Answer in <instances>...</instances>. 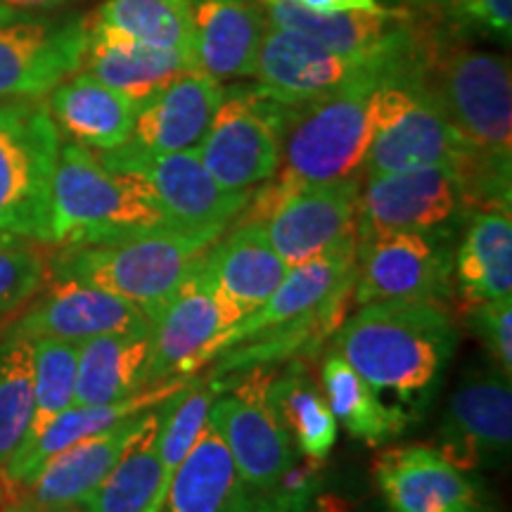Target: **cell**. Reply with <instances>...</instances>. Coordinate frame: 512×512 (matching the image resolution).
Segmentation results:
<instances>
[{"label":"cell","mask_w":512,"mask_h":512,"mask_svg":"<svg viewBox=\"0 0 512 512\" xmlns=\"http://www.w3.org/2000/svg\"><path fill=\"white\" fill-rule=\"evenodd\" d=\"M209 252V249H207ZM242 318L216 290L207 254L150 323L145 384L183 377L202 368L204 351Z\"/></svg>","instance_id":"obj_11"},{"label":"cell","mask_w":512,"mask_h":512,"mask_svg":"<svg viewBox=\"0 0 512 512\" xmlns=\"http://www.w3.org/2000/svg\"><path fill=\"white\" fill-rule=\"evenodd\" d=\"M207 261L216 290L242 318L259 309L290 271L268 240L264 221L233 223L209 247Z\"/></svg>","instance_id":"obj_27"},{"label":"cell","mask_w":512,"mask_h":512,"mask_svg":"<svg viewBox=\"0 0 512 512\" xmlns=\"http://www.w3.org/2000/svg\"><path fill=\"white\" fill-rule=\"evenodd\" d=\"M254 512H287V510H285L283 505H280V503H275L273 498H268V496H266V498H261L259 503H256Z\"/></svg>","instance_id":"obj_45"},{"label":"cell","mask_w":512,"mask_h":512,"mask_svg":"<svg viewBox=\"0 0 512 512\" xmlns=\"http://www.w3.org/2000/svg\"><path fill=\"white\" fill-rule=\"evenodd\" d=\"M389 72L358 76L328 95L287 107L283 157L271 178L292 192L356 176L373 140L375 86Z\"/></svg>","instance_id":"obj_5"},{"label":"cell","mask_w":512,"mask_h":512,"mask_svg":"<svg viewBox=\"0 0 512 512\" xmlns=\"http://www.w3.org/2000/svg\"><path fill=\"white\" fill-rule=\"evenodd\" d=\"M69 3H74V0H0V19L50 15V12L67 8Z\"/></svg>","instance_id":"obj_41"},{"label":"cell","mask_w":512,"mask_h":512,"mask_svg":"<svg viewBox=\"0 0 512 512\" xmlns=\"http://www.w3.org/2000/svg\"><path fill=\"white\" fill-rule=\"evenodd\" d=\"M188 382V375L169 377V380L140 389L138 394L128 396V399L114 403H95V406L67 408V411L60 413L53 422H50L46 430L38 434V439L31 441L29 446L19 448L17 456L12 458L10 465L3 470V475L8 477L10 484L22 489V486H27L31 482V477L41 470L46 460L57 456V453L64 451L67 446L91 437V434L110 430V427L119 425L121 420L143 413L147 408L159 406V403H164L169 396L181 392Z\"/></svg>","instance_id":"obj_26"},{"label":"cell","mask_w":512,"mask_h":512,"mask_svg":"<svg viewBox=\"0 0 512 512\" xmlns=\"http://www.w3.org/2000/svg\"><path fill=\"white\" fill-rule=\"evenodd\" d=\"M356 252H332L304 261L287 271L283 283L259 309L247 313L238 323L221 332L204 351L202 366L221 356L223 351L238 347L247 339H256L283 325L316 313L328 306L337 294L354 290Z\"/></svg>","instance_id":"obj_19"},{"label":"cell","mask_w":512,"mask_h":512,"mask_svg":"<svg viewBox=\"0 0 512 512\" xmlns=\"http://www.w3.org/2000/svg\"><path fill=\"white\" fill-rule=\"evenodd\" d=\"M465 209L453 166L361 176L358 242L387 233H448Z\"/></svg>","instance_id":"obj_13"},{"label":"cell","mask_w":512,"mask_h":512,"mask_svg":"<svg viewBox=\"0 0 512 512\" xmlns=\"http://www.w3.org/2000/svg\"><path fill=\"white\" fill-rule=\"evenodd\" d=\"M159 406L131 415L110 430L76 441L46 460L31 482L22 486L29 494V501L41 510L57 505H81L88 494L98 489L102 479L110 475L128 448L157 425Z\"/></svg>","instance_id":"obj_21"},{"label":"cell","mask_w":512,"mask_h":512,"mask_svg":"<svg viewBox=\"0 0 512 512\" xmlns=\"http://www.w3.org/2000/svg\"><path fill=\"white\" fill-rule=\"evenodd\" d=\"M403 3H408V5H427V3H434V0H403Z\"/></svg>","instance_id":"obj_48"},{"label":"cell","mask_w":512,"mask_h":512,"mask_svg":"<svg viewBox=\"0 0 512 512\" xmlns=\"http://www.w3.org/2000/svg\"><path fill=\"white\" fill-rule=\"evenodd\" d=\"M238 384H216L221 396L209 406L207 420L221 434L242 479L259 494H271L297 453L283 422L266 401V389L273 380L268 368H249L233 373Z\"/></svg>","instance_id":"obj_9"},{"label":"cell","mask_w":512,"mask_h":512,"mask_svg":"<svg viewBox=\"0 0 512 512\" xmlns=\"http://www.w3.org/2000/svg\"><path fill=\"white\" fill-rule=\"evenodd\" d=\"M0 512H43L36 503H31L29 498H17V501L5 503Z\"/></svg>","instance_id":"obj_44"},{"label":"cell","mask_w":512,"mask_h":512,"mask_svg":"<svg viewBox=\"0 0 512 512\" xmlns=\"http://www.w3.org/2000/svg\"><path fill=\"white\" fill-rule=\"evenodd\" d=\"M83 19H86L83 64L88 67V74L126 95L136 105L174 81L176 76L197 69L190 55L150 48L107 24L91 22L88 17Z\"/></svg>","instance_id":"obj_25"},{"label":"cell","mask_w":512,"mask_h":512,"mask_svg":"<svg viewBox=\"0 0 512 512\" xmlns=\"http://www.w3.org/2000/svg\"><path fill=\"white\" fill-rule=\"evenodd\" d=\"M320 387L337 425L368 446L387 444L413 422L399 406H389L335 347L323 358Z\"/></svg>","instance_id":"obj_32"},{"label":"cell","mask_w":512,"mask_h":512,"mask_svg":"<svg viewBox=\"0 0 512 512\" xmlns=\"http://www.w3.org/2000/svg\"><path fill=\"white\" fill-rule=\"evenodd\" d=\"M313 12H339V10H375L377 0H294Z\"/></svg>","instance_id":"obj_43"},{"label":"cell","mask_w":512,"mask_h":512,"mask_svg":"<svg viewBox=\"0 0 512 512\" xmlns=\"http://www.w3.org/2000/svg\"><path fill=\"white\" fill-rule=\"evenodd\" d=\"M460 330L444 302L392 299L358 306L335 332V349L380 396L415 420L456 354Z\"/></svg>","instance_id":"obj_1"},{"label":"cell","mask_w":512,"mask_h":512,"mask_svg":"<svg viewBox=\"0 0 512 512\" xmlns=\"http://www.w3.org/2000/svg\"><path fill=\"white\" fill-rule=\"evenodd\" d=\"M373 475L392 512H456L477 501L470 479L439 448H387L377 456Z\"/></svg>","instance_id":"obj_23"},{"label":"cell","mask_w":512,"mask_h":512,"mask_svg":"<svg viewBox=\"0 0 512 512\" xmlns=\"http://www.w3.org/2000/svg\"><path fill=\"white\" fill-rule=\"evenodd\" d=\"M512 448V384L498 368L460 380L441 420L439 451L458 470L501 465Z\"/></svg>","instance_id":"obj_17"},{"label":"cell","mask_w":512,"mask_h":512,"mask_svg":"<svg viewBox=\"0 0 512 512\" xmlns=\"http://www.w3.org/2000/svg\"><path fill=\"white\" fill-rule=\"evenodd\" d=\"M100 162L136 176L150 190L171 223L181 228L233 226L247 207L252 190H226L211 178L197 147L169 155H147L119 145L100 152Z\"/></svg>","instance_id":"obj_10"},{"label":"cell","mask_w":512,"mask_h":512,"mask_svg":"<svg viewBox=\"0 0 512 512\" xmlns=\"http://www.w3.org/2000/svg\"><path fill=\"white\" fill-rule=\"evenodd\" d=\"M290 512H354V505L337 494H320L318 491L316 496H311L309 501L297 505Z\"/></svg>","instance_id":"obj_42"},{"label":"cell","mask_w":512,"mask_h":512,"mask_svg":"<svg viewBox=\"0 0 512 512\" xmlns=\"http://www.w3.org/2000/svg\"><path fill=\"white\" fill-rule=\"evenodd\" d=\"M361 176L302 185L264 221L266 235L287 268L332 252L358 249Z\"/></svg>","instance_id":"obj_14"},{"label":"cell","mask_w":512,"mask_h":512,"mask_svg":"<svg viewBox=\"0 0 512 512\" xmlns=\"http://www.w3.org/2000/svg\"><path fill=\"white\" fill-rule=\"evenodd\" d=\"M8 328L29 339L53 337L81 344L112 332L145 330L150 328V320L136 304L117 294L79 280H55Z\"/></svg>","instance_id":"obj_20"},{"label":"cell","mask_w":512,"mask_h":512,"mask_svg":"<svg viewBox=\"0 0 512 512\" xmlns=\"http://www.w3.org/2000/svg\"><path fill=\"white\" fill-rule=\"evenodd\" d=\"M34 342V415L22 446L38 439L57 415L74 406L79 344L38 337Z\"/></svg>","instance_id":"obj_37"},{"label":"cell","mask_w":512,"mask_h":512,"mask_svg":"<svg viewBox=\"0 0 512 512\" xmlns=\"http://www.w3.org/2000/svg\"><path fill=\"white\" fill-rule=\"evenodd\" d=\"M43 512H88L83 505H57V508H46Z\"/></svg>","instance_id":"obj_46"},{"label":"cell","mask_w":512,"mask_h":512,"mask_svg":"<svg viewBox=\"0 0 512 512\" xmlns=\"http://www.w3.org/2000/svg\"><path fill=\"white\" fill-rule=\"evenodd\" d=\"M418 60L420 46L375 86L373 140L361 166L363 176L420 166H453L458 176L477 171L470 147L422 86Z\"/></svg>","instance_id":"obj_6"},{"label":"cell","mask_w":512,"mask_h":512,"mask_svg":"<svg viewBox=\"0 0 512 512\" xmlns=\"http://www.w3.org/2000/svg\"><path fill=\"white\" fill-rule=\"evenodd\" d=\"M48 278L43 256L24 242H0V323H8L41 294Z\"/></svg>","instance_id":"obj_38"},{"label":"cell","mask_w":512,"mask_h":512,"mask_svg":"<svg viewBox=\"0 0 512 512\" xmlns=\"http://www.w3.org/2000/svg\"><path fill=\"white\" fill-rule=\"evenodd\" d=\"M266 401L283 422L292 444L311 460H328L337 441V420L328 401L306 368V358L287 361L283 373L273 375Z\"/></svg>","instance_id":"obj_33"},{"label":"cell","mask_w":512,"mask_h":512,"mask_svg":"<svg viewBox=\"0 0 512 512\" xmlns=\"http://www.w3.org/2000/svg\"><path fill=\"white\" fill-rule=\"evenodd\" d=\"M456 290L463 302L479 304L512 294L510 209H477L453 259Z\"/></svg>","instance_id":"obj_30"},{"label":"cell","mask_w":512,"mask_h":512,"mask_svg":"<svg viewBox=\"0 0 512 512\" xmlns=\"http://www.w3.org/2000/svg\"><path fill=\"white\" fill-rule=\"evenodd\" d=\"M446 235L451 233H387L358 242L354 304L444 302L453 290V254Z\"/></svg>","instance_id":"obj_12"},{"label":"cell","mask_w":512,"mask_h":512,"mask_svg":"<svg viewBox=\"0 0 512 512\" xmlns=\"http://www.w3.org/2000/svg\"><path fill=\"white\" fill-rule=\"evenodd\" d=\"M268 24L302 31L320 46L349 57H403L413 53V15L408 10L313 12L294 0H261Z\"/></svg>","instance_id":"obj_18"},{"label":"cell","mask_w":512,"mask_h":512,"mask_svg":"<svg viewBox=\"0 0 512 512\" xmlns=\"http://www.w3.org/2000/svg\"><path fill=\"white\" fill-rule=\"evenodd\" d=\"M166 228L181 226L169 221L136 176L110 169L72 140L60 145L48 245H107Z\"/></svg>","instance_id":"obj_4"},{"label":"cell","mask_w":512,"mask_h":512,"mask_svg":"<svg viewBox=\"0 0 512 512\" xmlns=\"http://www.w3.org/2000/svg\"><path fill=\"white\" fill-rule=\"evenodd\" d=\"M467 328L494 358L503 375H512V294L467 306Z\"/></svg>","instance_id":"obj_39"},{"label":"cell","mask_w":512,"mask_h":512,"mask_svg":"<svg viewBox=\"0 0 512 512\" xmlns=\"http://www.w3.org/2000/svg\"><path fill=\"white\" fill-rule=\"evenodd\" d=\"M287 107L261 83L223 88L214 119L197 145L202 164L221 188L252 190L278 171Z\"/></svg>","instance_id":"obj_8"},{"label":"cell","mask_w":512,"mask_h":512,"mask_svg":"<svg viewBox=\"0 0 512 512\" xmlns=\"http://www.w3.org/2000/svg\"><path fill=\"white\" fill-rule=\"evenodd\" d=\"M413 53L403 57H349L320 46L302 31L268 24L256 57L254 79L285 105H299L337 91L358 76L389 72Z\"/></svg>","instance_id":"obj_16"},{"label":"cell","mask_w":512,"mask_h":512,"mask_svg":"<svg viewBox=\"0 0 512 512\" xmlns=\"http://www.w3.org/2000/svg\"><path fill=\"white\" fill-rule=\"evenodd\" d=\"M0 501H3V489H0Z\"/></svg>","instance_id":"obj_49"},{"label":"cell","mask_w":512,"mask_h":512,"mask_svg":"<svg viewBox=\"0 0 512 512\" xmlns=\"http://www.w3.org/2000/svg\"><path fill=\"white\" fill-rule=\"evenodd\" d=\"M83 17L0 19V100L43 98L83 67Z\"/></svg>","instance_id":"obj_15"},{"label":"cell","mask_w":512,"mask_h":512,"mask_svg":"<svg viewBox=\"0 0 512 512\" xmlns=\"http://www.w3.org/2000/svg\"><path fill=\"white\" fill-rule=\"evenodd\" d=\"M268 27L261 0H192V62L216 81L256 72Z\"/></svg>","instance_id":"obj_24"},{"label":"cell","mask_w":512,"mask_h":512,"mask_svg":"<svg viewBox=\"0 0 512 512\" xmlns=\"http://www.w3.org/2000/svg\"><path fill=\"white\" fill-rule=\"evenodd\" d=\"M223 95L221 81L202 72H185L150 98L138 102L126 147L147 155H169L197 147L214 119Z\"/></svg>","instance_id":"obj_22"},{"label":"cell","mask_w":512,"mask_h":512,"mask_svg":"<svg viewBox=\"0 0 512 512\" xmlns=\"http://www.w3.org/2000/svg\"><path fill=\"white\" fill-rule=\"evenodd\" d=\"M256 491L235 467L221 434L207 420L169 484L166 512H254Z\"/></svg>","instance_id":"obj_29"},{"label":"cell","mask_w":512,"mask_h":512,"mask_svg":"<svg viewBox=\"0 0 512 512\" xmlns=\"http://www.w3.org/2000/svg\"><path fill=\"white\" fill-rule=\"evenodd\" d=\"M57 155L48 102L0 100V242L48 245Z\"/></svg>","instance_id":"obj_7"},{"label":"cell","mask_w":512,"mask_h":512,"mask_svg":"<svg viewBox=\"0 0 512 512\" xmlns=\"http://www.w3.org/2000/svg\"><path fill=\"white\" fill-rule=\"evenodd\" d=\"M420 81L477 159V181L510 188L512 79L508 57L477 48H420Z\"/></svg>","instance_id":"obj_2"},{"label":"cell","mask_w":512,"mask_h":512,"mask_svg":"<svg viewBox=\"0 0 512 512\" xmlns=\"http://www.w3.org/2000/svg\"><path fill=\"white\" fill-rule=\"evenodd\" d=\"M34 415V342L5 328L0 335V472L27 439Z\"/></svg>","instance_id":"obj_36"},{"label":"cell","mask_w":512,"mask_h":512,"mask_svg":"<svg viewBox=\"0 0 512 512\" xmlns=\"http://www.w3.org/2000/svg\"><path fill=\"white\" fill-rule=\"evenodd\" d=\"M150 328L112 332L79 344L74 406L114 403L145 389Z\"/></svg>","instance_id":"obj_31"},{"label":"cell","mask_w":512,"mask_h":512,"mask_svg":"<svg viewBox=\"0 0 512 512\" xmlns=\"http://www.w3.org/2000/svg\"><path fill=\"white\" fill-rule=\"evenodd\" d=\"M228 228H166L107 245L60 247L48 273L53 280H79L117 294L136 304L152 323Z\"/></svg>","instance_id":"obj_3"},{"label":"cell","mask_w":512,"mask_h":512,"mask_svg":"<svg viewBox=\"0 0 512 512\" xmlns=\"http://www.w3.org/2000/svg\"><path fill=\"white\" fill-rule=\"evenodd\" d=\"M448 8L463 22H472L491 34L510 41L512 36V0H434Z\"/></svg>","instance_id":"obj_40"},{"label":"cell","mask_w":512,"mask_h":512,"mask_svg":"<svg viewBox=\"0 0 512 512\" xmlns=\"http://www.w3.org/2000/svg\"><path fill=\"white\" fill-rule=\"evenodd\" d=\"M157 425L140 437L81 505L88 512H164Z\"/></svg>","instance_id":"obj_34"},{"label":"cell","mask_w":512,"mask_h":512,"mask_svg":"<svg viewBox=\"0 0 512 512\" xmlns=\"http://www.w3.org/2000/svg\"><path fill=\"white\" fill-rule=\"evenodd\" d=\"M456 512H489L484 508L482 503H477V501H472L470 505H465V508H460V510H456Z\"/></svg>","instance_id":"obj_47"},{"label":"cell","mask_w":512,"mask_h":512,"mask_svg":"<svg viewBox=\"0 0 512 512\" xmlns=\"http://www.w3.org/2000/svg\"><path fill=\"white\" fill-rule=\"evenodd\" d=\"M88 19L150 48L192 57V0H105Z\"/></svg>","instance_id":"obj_35"},{"label":"cell","mask_w":512,"mask_h":512,"mask_svg":"<svg viewBox=\"0 0 512 512\" xmlns=\"http://www.w3.org/2000/svg\"><path fill=\"white\" fill-rule=\"evenodd\" d=\"M138 105L88 72H76L50 91L57 131L88 150L110 152L131 138Z\"/></svg>","instance_id":"obj_28"}]
</instances>
